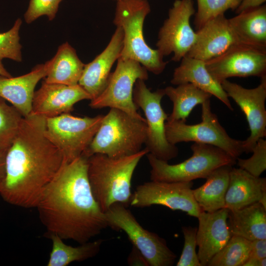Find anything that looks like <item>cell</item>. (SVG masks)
<instances>
[{"label": "cell", "instance_id": "1", "mask_svg": "<svg viewBox=\"0 0 266 266\" xmlns=\"http://www.w3.org/2000/svg\"><path fill=\"white\" fill-rule=\"evenodd\" d=\"M87 169L88 158L83 155L64 161L45 188L35 208L46 233L82 244L108 227L92 194Z\"/></svg>", "mask_w": 266, "mask_h": 266}, {"label": "cell", "instance_id": "2", "mask_svg": "<svg viewBox=\"0 0 266 266\" xmlns=\"http://www.w3.org/2000/svg\"><path fill=\"white\" fill-rule=\"evenodd\" d=\"M46 118L24 117L5 156L0 195L12 205L36 207L46 186L64 163L61 151L45 134Z\"/></svg>", "mask_w": 266, "mask_h": 266}, {"label": "cell", "instance_id": "3", "mask_svg": "<svg viewBox=\"0 0 266 266\" xmlns=\"http://www.w3.org/2000/svg\"><path fill=\"white\" fill-rule=\"evenodd\" d=\"M149 153L145 148L126 157L113 158L95 154L88 158L87 174L93 196L103 212L113 204L130 205L131 181L142 158Z\"/></svg>", "mask_w": 266, "mask_h": 266}, {"label": "cell", "instance_id": "4", "mask_svg": "<svg viewBox=\"0 0 266 266\" xmlns=\"http://www.w3.org/2000/svg\"><path fill=\"white\" fill-rule=\"evenodd\" d=\"M145 120L135 118L120 109L111 108L82 155L89 158L97 153L118 158L134 154L146 140Z\"/></svg>", "mask_w": 266, "mask_h": 266}, {"label": "cell", "instance_id": "5", "mask_svg": "<svg viewBox=\"0 0 266 266\" xmlns=\"http://www.w3.org/2000/svg\"><path fill=\"white\" fill-rule=\"evenodd\" d=\"M150 10L147 0H118L113 23L122 28L124 34L119 58L134 60L147 71L158 75L167 62L158 49L151 48L144 39L143 23Z\"/></svg>", "mask_w": 266, "mask_h": 266}, {"label": "cell", "instance_id": "6", "mask_svg": "<svg viewBox=\"0 0 266 266\" xmlns=\"http://www.w3.org/2000/svg\"><path fill=\"white\" fill-rule=\"evenodd\" d=\"M191 149L193 152L191 157L174 165L169 164L150 153L147 154L151 166V180L178 182L206 179L217 168L226 165L233 166L236 163V159L211 145L194 142Z\"/></svg>", "mask_w": 266, "mask_h": 266}, {"label": "cell", "instance_id": "7", "mask_svg": "<svg viewBox=\"0 0 266 266\" xmlns=\"http://www.w3.org/2000/svg\"><path fill=\"white\" fill-rule=\"evenodd\" d=\"M166 137L172 144L194 142L211 145L237 159L243 153V140L231 137L212 112L210 99L201 104V122L188 125L181 121H166Z\"/></svg>", "mask_w": 266, "mask_h": 266}, {"label": "cell", "instance_id": "8", "mask_svg": "<svg viewBox=\"0 0 266 266\" xmlns=\"http://www.w3.org/2000/svg\"><path fill=\"white\" fill-rule=\"evenodd\" d=\"M104 215L108 227L124 231L133 245L146 258L149 266H171L174 264L176 256L168 248L166 241L142 227L127 207L115 203Z\"/></svg>", "mask_w": 266, "mask_h": 266}, {"label": "cell", "instance_id": "9", "mask_svg": "<svg viewBox=\"0 0 266 266\" xmlns=\"http://www.w3.org/2000/svg\"><path fill=\"white\" fill-rule=\"evenodd\" d=\"M103 115L79 117L64 113L46 118L45 134L69 162L81 156L99 129Z\"/></svg>", "mask_w": 266, "mask_h": 266}, {"label": "cell", "instance_id": "10", "mask_svg": "<svg viewBox=\"0 0 266 266\" xmlns=\"http://www.w3.org/2000/svg\"><path fill=\"white\" fill-rule=\"evenodd\" d=\"M165 95L164 89L151 92L145 80L139 79L134 85L133 99L135 106L141 108L146 117L147 133L145 148L157 158L168 162L178 156V149L166 137L165 124L168 115L161 105Z\"/></svg>", "mask_w": 266, "mask_h": 266}, {"label": "cell", "instance_id": "11", "mask_svg": "<svg viewBox=\"0 0 266 266\" xmlns=\"http://www.w3.org/2000/svg\"><path fill=\"white\" fill-rule=\"evenodd\" d=\"M117 60L116 68L111 73L106 87L100 96L91 100L89 106L93 109L117 108L135 118L145 120L137 112L133 94L137 79H148L147 70L134 60L121 58Z\"/></svg>", "mask_w": 266, "mask_h": 266}, {"label": "cell", "instance_id": "12", "mask_svg": "<svg viewBox=\"0 0 266 266\" xmlns=\"http://www.w3.org/2000/svg\"><path fill=\"white\" fill-rule=\"evenodd\" d=\"M213 78L221 83L233 77L266 76V49L238 42L205 62Z\"/></svg>", "mask_w": 266, "mask_h": 266}, {"label": "cell", "instance_id": "13", "mask_svg": "<svg viewBox=\"0 0 266 266\" xmlns=\"http://www.w3.org/2000/svg\"><path fill=\"white\" fill-rule=\"evenodd\" d=\"M193 181L166 182L151 181L137 186L130 205L144 208L160 205L180 210L198 218L202 211L194 199Z\"/></svg>", "mask_w": 266, "mask_h": 266}, {"label": "cell", "instance_id": "14", "mask_svg": "<svg viewBox=\"0 0 266 266\" xmlns=\"http://www.w3.org/2000/svg\"><path fill=\"white\" fill-rule=\"evenodd\" d=\"M195 13L193 0H175L169 9L168 17L160 29L157 49L163 55L173 53L171 60L179 62L194 45L197 33L190 25Z\"/></svg>", "mask_w": 266, "mask_h": 266}, {"label": "cell", "instance_id": "15", "mask_svg": "<svg viewBox=\"0 0 266 266\" xmlns=\"http://www.w3.org/2000/svg\"><path fill=\"white\" fill-rule=\"evenodd\" d=\"M221 85L228 97L231 98L244 113L250 131V134L243 140L244 153L252 152L257 141L266 136V76L252 89L224 80Z\"/></svg>", "mask_w": 266, "mask_h": 266}, {"label": "cell", "instance_id": "16", "mask_svg": "<svg viewBox=\"0 0 266 266\" xmlns=\"http://www.w3.org/2000/svg\"><path fill=\"white\" fill-rule=\"evenodd\" d=\"M84 100L92 98L79 84L67 85L44 81L34 92L31 114L47 118L70 113L75 103Z\"/></svg>", "mask_w": 266, "mask_h": 266}, {"label": "cell", "instance_id": "17", "mask_svg": "<svg viewBox=\"0 0 266 266\" xmlns=\"http://www.w3.org/2000/svg\"><path fill=\"white\" fill-rule=\"evenodd\" d=\"M229 211L224 208L213 212L202 211L197 218V254L201 266H207L232 235L228 223Z\"/></svg>", "mask_w": 266, "mask_h": 266}, {"label": "cell", "instance_id": "18", "mask_svg": "<svg viewBox=\"0 0 266 266\" xmlns=\"http://www.w3.org/2000/svg\"><path fill=\"white\" fill-rule=\"evenodd\" d=\"M196 33V42L186 56L204 62L221 55L239 42L224 14L207 21Z\"/></svg>", "mask_w": 266, "mask_h": 266}, {"label": "cell", "instance_id": "19", "mask_svg": "<svg viewBox=\"0 0 266 266\" xmlns=\"http://www.w3.org/2000/svg\"><path fill=\"white\" fill-rule=\"evenodd\" d=\"M123 36L122 28L117 27L104 50L84 66L78 84L90 95L91 100L100 96L106 87L111 67L120 57Z\"/></svg>", "mask_w": 266, "mask_h": 266}, {"label": "cell", "instance_id": "20", "mask_svg": "<svg viewBox=\"0 0 266 266\" xmlns=\"http://www.w3.org/2000/svg\"><path fill=\"white\" fill-rule=\"evenodd\" d=\"M46 63L35 66L30 72L15 77L0 75V97L9 102L23 117L32 111L34 89L47 73Z\"/></svg>", "mask_w": 266, "mask_h": 266}, {"label": "cell", "instance_id": "21", "mask_svg": "<svg viewBox=\"0 0 266 266\" xmlns=\"http://www.w3.org/2000/svg\"><path fill=\"white\" fill-rule=\"evenodd\" d=\"M266 194V178L256 177L240 168L233 167L230 172L225 196V208H242L259 202Z\"/></svg>", "mask_w": 266, "mask_h": 266}, {"label": "cell", "instance_id": "22", "mask_svg": "<svg viewBox=\"0 0 266 266\" xmlns=\"http://www.w3.org/2000/svg\"><path fill=\"white\" fill-rule=\"evenodd\" d=\"M173 72L170 83L174 85L189 83L214 96L230 110L233 107L221 84L216 81L207 69L205 62L185 56Z\"/></svg>", "mask_w": 266, "mask_h": 266}, {"label": "cell", "instance_id": "23", "mask_svg": "<svg viewBox=\"0 0 266 266\" xmlns=\"http://www.w3.org/2000/svg\"><path fill=\"white\" fill-rule=\"evenodd\" d=\"M239 42L266 49V6L262 5L229 19Z\"/></svg>", "mask_w": 266, "mask_h": 266}, {"label": "cell", "instance_id": "24", "mask_svg": "<svg viewBox=\"0 0 266 266\" xmlns=\"http://www.w3.org/2000/svg\"><path fill=\"white\" fill-rule=\"evenodd\" d=\"M46 63L48 70L44 81L67 85L78 84L85 66L67 42L60 45L55 56Z\"/></svg>", "mask_w": 266, "mask_h": 266}, {"label": "cell", "instance_id": "25", "mask_svg": "<svg viewBox=\"0 0 266 266\" xmlns=\"http://www.w3.org/2000/svg\"><path fill=\"white\" fill-rule=\"evenodd\" d=\"M228 223L232 235L251 241L266 239V209L259 202L229 210Z\"/></svg>", "mask_w": 266, "mask_h": 266}, {"label": "cell", "instance_id": "26", "mask_svg": "<svg viewBox=\"0 0 266 266\" xmlns=\"http://www.w3.org/2000/svg\"><path fill=\"white\" fill-rule=\"evenodd\" d=\"M233 166H220L211 172L201 186L193 189L195 200L202 211L213 212L225 208V196Z\"/></svg>", "mask_w": 266, "mask_h": 266}, {"label": "cell", "instance_id": "27", "mask_svg": "<svg viewBox=\"0 0 266 266\" xmlns=\"http://www.w3.org/2000/svg\"><path fill=\"white\" fill-rule=\"evenodd\" d=\"M177 86L176 87L169 86L164 89L165 95L173 103L172 112L168 116L166 121L186 122L194 107L209 100L212 95L191 83Z\"/></svg>", "mask_w": 266, "mask_h": 266}, {"label": "cell", "instance_id": "28", "mask_svg": "<svg viewBox=\"0 0 266 266\" xmlns=\"http://www.w3.org/2000/svg\"><path fill=\"white\" fill-rule=\"evenodd\" d=\"M52 241V249L47 266H66L74 262H82L96 256L104 241L99 239L80 244L76 247L65 244L63 239L53 233H45Z\"/></svg>", "mask_w": 266, "mask_h": 266}, {"label": "cell", "instance_id": "29", "mask_svg": "<svg viewBox=\"0 0 266 266\" xmlns=\"http://www.w3.org/2000/svg\"><path fill=\"white\" fill-rule=\"evenodd\" d=\"M251 241L232 235L225 246L208 262L207 266H242L249 258Z\"/></svg>", "mask_w": 266, "mask_h": 266}, {"label": "cell", "instance_id": "30", "mask_svg": "<svg viewBox=\"0 0 266 266\" xmlns=\"http://www.w3.org/2000/svg\"><path fill=\"white\" fill-rule=\"evenodd\" d=\"M23 116L0 97V150L7 151L19 129Z\"/></svg>", "mask_w": 266, "mask_h": 266}, {"label": "cell", "instance_id": "31", "mask_svg": "<svg viewBox=\"0 0 266 266\" xmlns=\"http://www.w3.org/2000/svg\"><path fill=\"white\" fill-rule=\"evenodd\" d=\"M198 10L194 25L197 30L207 21L224 14L229 9L236 10L242 0H197Z\"/></svg>", "mask_w": 266, "mask_h": 266}, {"label": "cell", "instance_id": "32", "mask_svg": "<svg viewBox=\"0 0 266 266\" xmlns=\"http://www.w3.org/2000/svg\"><path fill=\"white\" fill-rule=\"evenodd\" d=\"M22 24V20L18 18L9 30L0 33V60L6 58L18 62H22V46L19 36Z\"/></svg>", "mask_w": 266, "mask_h": 266}, {"label": "cell", "instance_id": "33", "mask_svg": "<svg viewBox=\"0 0 266 266\" xmlns=\"http://www.w3.org/2000/svg\"><path fill=\"white\" fill-rule=\"evenodd\" d=\"M252 152V156L248 159L237 158V165L252 175L260 177L266 169V140L264 138H260Z\"/></svg>", "mask_w": 266, "mask_h": 266}, {"label": "cell", "instance_id": "34", "mask_svg": "<svg viewBox=\"0 0 266 266\" xmlns=\"http://www.w3.org/2000/svg\"><path fill=\"white\" fill-rule=\"evenodd\" d=\"M182 231L184 243L177 266H201L196 252L197 228L183 226Z\"/></svg>", "mask_w": 266, "mask_h": 266}, {"label": "cell", "instance_id": "35", "mask_svg": "<svg viewBox=\"0 0 266 266\" xmlns=\"http://www.w3.org/2000/svg\"><path fill=\"white\" fill-rule=\"evenodd\" d=\"M63 0H30L24 19L31 24L42 16H46L49 21L53 20Z\"/></svg>", "mask_w": 266, "mask_h": 266}, {"label": "cell", "instance_id": "36", "mask_svg": "<svg viewBox=\"0 0 266 266\" xmlns=\"http://www.w3.org/2000/svg\"><path fill=\"white\" fill-rule=\"evenodd\" d=\"M249 257L258 260L266 258V239H255L251 241Z\"/></svg>", "mask_w": 266, "mask_h": 266}, {"label": "cell", "instance_id": "37", "mask_svg": "<svg viewBox=\"0 0 266 266\" xmlns=\"http://www.w3.org/2000/svg\"><path fill=\"white\" fill-rule=\"evenodd\" d=\"M129 265L133 266H149V264L142 254L133 246L128 258Z\"/></svg>", "mask_w": 266, "mask_h": 266}, {"label": "cell", "instance_id": "38", "mask_svg": "<svg viewBox=\"0 0 266 266\" xmlns=\"http://www.w3.org/2000/svg\"><path fill=\"white\" fill-rule=\"evenodd\" d=\"M266 0H242L239 5L236 9L238 14L244 10L262 5Z\"/></svg>", "mask_w": 266, "mask_h": 266}, {"label": "cell", "instance_id": "39", "mask_svg": "<svg viewBox=\"0 0 266 266\" xmlns=\"http://www.w3.org/2000/svg\"><path fill=\"white\" fill-rule=\"evenodd\" d=\"M6 153V151L0 150V185L5 175Z\"/></svg>", "mask_w": 266, "mask_h": 266}, {"label": "cell", "instance_id": "40", "mask_svg": "<svg viewBox=\"0 0 266 266\" xmlns=\"http://www.w3.org/2000/svg\"><path fill=\"white\" fill-rule=\"evenodd\" d=\"M242 266H259V260L249 257Z\"/></svg>", "mask_w": 266, "mask_h": 266}, {"label": "cell", "instance_id": "41", "mask_svg": "<svg viewBox=\"0 0 266 266\" xmlns=\"http://www.w3.org/2000/svg\"><path fill=\"white\" fill-rule=\"evenodd\" d=\"M0 75L5 77H11V74L6 70L4 67L3 65L1 62V60H0Z\"/></svg>", "mask_w": 266, "mask_h": 266}, {"label": "cell", "instance_id": "42", "mask_svg": "<svg viewBox=\"0 0 266 266\" xmlns=\"http://www.w3.org/2000/svg\"><path fill=\"white\" fill-rule=\"evenodd\" d=\"M266 266V258H262L259 260V266Z\"/></svg>", "mask_w": 266, "mask_h": 266}, {"label": "cell", "instance_id": "43", "mask_svg": "<svg viewBox=\"0 0 266 266\" xmlns=\"http://www.w3.org/2000/svg\"><path fill=\"white\" fill-rule=\"evenodd\" d=\"M116 1L118 0H116Z\"/></svg>", "mask_w": 266, "mask_h": 266}]
</instances>
